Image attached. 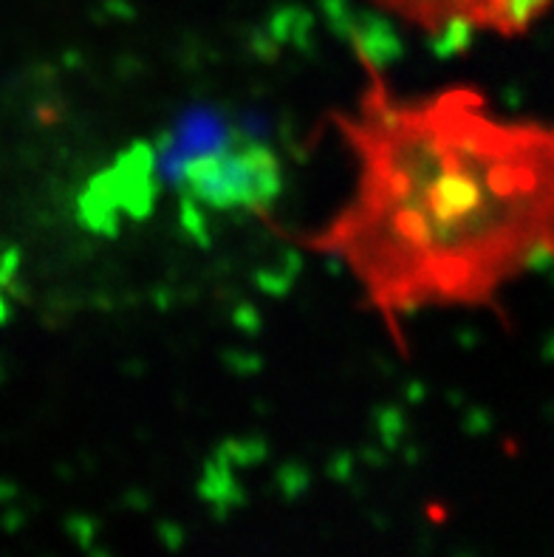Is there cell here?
<instances>
[{"mask_svg":"<svg viewBox=\"0 0 554 557\" xmlns=\"http://www.w3.org/2000/svg\"><path fill=\"white\" fill-rule=\"evenodd\" d=\"M362 63L354 108L331 113L352 187L300 244L337 261L396 339L419 311L495 309L554 261V120L506 116L464 85L405 97Z\"/></svg>","mask_w":554,"mask_h":557,"instance_id":"6da1fadb","label":"cell"},{"mask_svg":"<svg viewBox=\"0 0 554 557\" xmlns=\"http://www.w3.org/2000/svg\"><path fill=\"white\" fill-rule=\"evenodd\" d=\"M373 3L439 40L472 35L518 37L554 7V0H373Z\"/></svg>","mask_w":554,"mask_h":557,"instance_id":"7a4b0ae2","label":"cell"},{"mask_svg":"<svg viewBox=\"0 0 554 557\" xmlns=\"http://www.w3.org/2000/svg\"><path fill=\"white\" fill-rule=\"evenodd\" d=\"M193 198L207 205L235 207L267 201L278 193V164L267 150L244 145V148H218L212 156H201L184 168Z\"/></svg>","mask_w":554,"mask_h":557,"instance_id":"3957f363","label":"cell"}]
</instances>
